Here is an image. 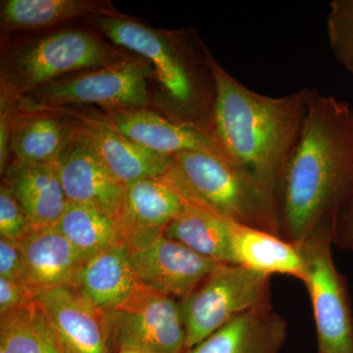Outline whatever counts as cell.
Listing matches in <instances>:
<instances>
[{"label":"cell","instance_id":"20","mask_svg":"<svg viewBox=\"0 0 353 353\" xmlns=\"http://www.w3.org/2000/svg\"><path fill=\"white\" fill-rule=\"evenodd\" d=\"M233 264L262 275H285L303 282L304 262L296 243L277 234L233 222L231 228Z\"/></svg>","mask_w":353,"mask_h":353},{"label":"cell","instance_id":"8","mask_svg":"<svg viewBox=\"0 0 353 353\" xmlns=\"http://www.w3.org/2000/svg\"><path fill=\"white\" fill-rule=\"evenodd\" d=\"M113 353H185L180 301L141 285L119 308L104 313Z\"/></svg>","mask_w":353,"mask_h":353},{"label":"cell","instance_id":"30","mask_svg":"<svg viewBox=\"0 0 353 353\" xmlns=\"http://www.w3.org/2000/svg\"><path fill=\"white\" fill-rule=\"evenodd\" d=\"M0 277L23 284V256L18 241L0 238Z\"/></svg>","mask_w":353,"mask_h":353},{"label":"cell","instance_id":"32","mask_svg":"<svg viewBox=\"0 0 353 353\" xmlns=\"http://www.w3.org/2000/svg\"><path fill=\"white\" fill-rule=\"evenodd\" d=\"M115 353H143L141 352H138V350H118Z\"/></svg>","mask_w":353,"mask_h":353},{"label":"cell","instance_id":"16","mask_svg":"<svg viewBox=\"0 0 353 353\" xmlns=\"http://www.w3.org/2000/svg\"><path fill=\"white\" fill-rule=\"evenodd\" d=\"M74 125L124 185L143 179L160 178L175 164L173 157L157 154L139 145L109 126L103 118L79 116Z\"/></svg>","mask_w":353,"mask_h":353},{"label":"cell","instance_id":"26","mask_svg":"<svg viewBox=\"0 0 353 353\" xmlns=\"http://www.w3.org/2000/svg\"><path fill=\"white\" fill-rule=\"evenodd\" d=\"M330 48L336 61L353 76V0H333L327 13Z\"/></svg>","mask_w":353,"mask_h":353},{"label":"cell","instance_id":"11","mask_svg":"<svg viewBox=\"0 0 353 353\" xmlns=\"http://www.w3.org/2000/svg\"><path fill=\"white\" fill-rule=\"evenodd\" d=\"M57 166L69 202L94 206L118 223L124 211L126 185L108 170L75 125Z\"/></svg>","mask_w":353,"mask_h":353},{"label":"cell","instance_id":"3","mask_svg":"<svg viewBox=\"0 0 353 353\" xmlns=\"http://www.w3.org/2000/svg\"><path fill=\"white\" fill-rule=\"evenodd\" d=\"M125 58L92 32H52L7 53L1 63V87L21 99L66 74L103 68Z\"/></svg>","mask_w":353,"mask_h":353},{"label":"cell","instance_id":"9","mask_svg":"<svg viewBox=\"0 0 353 353\" xmlns=\"http://www.w3.org/2000/svg\"><path fill=\"white\" fill-rule=\"evenodd\" d=\"M124 243L139 282L179 301L221 264L168 238L164 231L132 236Z\"/></svg>","mask_w":353,"mask_h":353},{"label":"cell","instance_id":"12","mask_svg":"<svg viewBox=\"0 0 353 353\" xmlns=\"http://www.w3.org/2000/svg\"><path fill=\"white\" fill-rule=\"evenodd\" d=\"M97 27L113 43L138 53L152 65L155 76L172 99L188 103L194 94L187 66L168 37L125 17H94Z\"/></svg>","mask_w":353,"mask_h":353},{"label":"cell","instance_id":"2","mask_svg":"<svg viewBox=\"0 0 353 353\" xmlns=\"http://www.w3.org/2000/svg\"><path fill=\"white\" fill-rule=\"evenodd\" d=\"M204 55L215 90L210 134L230 163L277 196L303 129L308 88L282 97L259 94L223 68L208 48Z\"/></svg>","mask_w":353,"mask_h":353},{"label":"cell","instance_id":"23","mask_svg":"<svg viewBox=\"0 0 353 353\" xmlns=\"http://www.w3.org/2000/svg\"><path fill=\"white\" fill-rule=\"evenodd\" d=\"M74 132L73 122L43 112H18L11 134L16 161L30 165L57 163Z\"/></svg>","mask_w":353,"mask_h":353},{"label":"cell","instance_id":"29","mask_svg":"<svg viewBox=\"0 0 353 353\" xmlns=\"http://www.w3.org/2000/svg\"><path fill=\"white\" fill-rule=\"evenodd\" d=\"M36 301V296L22 283L0 277V315Z\"/></svg>","mask_w":353,"mask_h":353},{"label":"cell","instance_id":"14","mask_svg":"<svg viewBox=\"0 0 353 353\" xmlns=\"http://www.w3.org/2000/svg\"><path fill=\"white\" fill-rule=\"evenodd\" d=\"M41 306L64 353H113L104 312L85 301L72 288L39 292Z\"/></svg>","mask_w":353,"mask_h":353},{"label":"cell","instance_id":"5","mask_svg":"<svg viewBox=\"0 0 353 353\" xmlns=\"http://www.w3.org/2000/svg\"><path fill=\"white\" fill-rule=\"evenodd\" d=\"M270 279L241 265H218L179 301L187 352L239 316L271 304Z\"/></svg>","mask_w":353,"mask_h":353},{"label":"cell","instance_id":"19","mask_svg":"<svg viewBox=\"0 0 353 353\" xmlns=\"http://www.w3.org/2000/svg\"><path fill=\"white\" fill-rule=\"evenodd\" d=\"M4 183L34 228L54 226L68 205L57 163L30 165L13 160L4 173Z\"/></svg>","mask_w":353,"mask_h":353},{"label":"cell","instance_id":"28","mask_svg":"<svg viewBox=\"0 0 353 353\" xmlns=\"http://www.w3.org/2000/svg\"><path fill=\"white\" fill-rule=\"evenodd\" d=\"M20 97L1 87L0 92V172L6 173L10 153V139L14 122L19 112Z\"/></svg>","mask_w":353,"mask_h":353},{"label":"cell","instance_id":"7","mask_svg":"<svg viewBox=\"0 0 353 353\" xmlns=\"http://www.w3.org/2000/svg\"><path fill=\"white\" fill-rule=\"evenodd\" d=\"M332 232H320L299 243L304 279L312 304L317 353H353V315L345 279L332 256Z\"/></svg>","mask_w":353,"mask_h":353},{"label":"cell","instance_id":"22","mask_svg":"<svg viewBox=\"0 0 353 353\" xmlns=\"http://www.w3.org/2000/svg\"><path fill=\"white\" fill-rule=\"evenodd\" d=\"M0 12L2 28L9 31H38L87 16L122 15L105 0H6Z\"/></svg>","mask_w":353,"mask_h":353},{"label":"cell","instance_id":"25","mask_svg":"<svg viewBox=\"0 0 353 353\" xmlns=\"http://www.w3.org/2000/svg\"><path fill=\"white\" fill-rule=\"evenodd\" d=\"M55 227L83 256L123 243L118 223L94 206L69 202Z\"/></svg>","mask_w":353,"mask_h":353},{"label":"cell","instance_id":"18","mask_svg":"<svg viewBox=\"0 0 353 353\" xmlns=\"http://www.w3.org/2000/svg\"><path fill=\"white\" fill-rule=\"evenodd\" d=\"M288 323L272 304L248 311L185 353H282Z\"/></svg>","mask_w":353,"mask_h":353},{"label":"cell","instance_id":"6","mask_svg":"<svg viewBox=\"0 0 353 353\" xmlns=\"http://www.w3.org/2000/svg\"><path fill=\"white\" fill-rule=\"evenodd\" d=\"M155 75L145 59L125 58L103 68L62 79L21 97L25 110L57 109L68 104H99L110 109L145 108L150 103L148 80Z\"/></svg>","mask_w":353,"mask_h":353},{"label":"cell","instance_id":"31","mask_svg":"<svg viewBox=\"0 0 353 353\" xmlns=\"http://www.w3.org/2000/svg\"><path fill=\"white\" fill-rule=\"evenodd\" d=\"M333 243L353 252V196L336 220L333 230Z\"/></svg>","mask_w":353,"mask_h":353},{"label":"cell","instance_id":"17","mask_svg":"<svg viewBox=\"0 0 353 353\" xmlns=\"http://www.w3.org/2000/svg\"><path fill=\"white\" fill-rule=\"evenodd\" d=\"M141 285L129 250L121 243L85 260L73 289L90 305L105 313L124 305Z\"/></svg>","mask_w":353,"mask_h":353},{"label":"cell","instance_id":"1","mask_svg":"<svg viewBox=\"0 0 353 353\" xmlns=\"http://www.w3.org/2000/svg\"><path fill=\"white\" fill-rule=\"evenodd\" d=\"M353 196V105L308 88L303 129L278 190L280 236L332 232Z\"/></svg>","mask_w":353,"mask_h":353},{"label":"cell","instance_id":"21","mask_svg":"<svg viewBox=\"0 0 353 353\" xmlns=\"http://www.w3.org/2000/svg\"><path fill=\"white\" fill-rule=\"evenodd\" d=\"M183 208L180 196L160 178L129 183L124 211L118 221L123 243L139 234L163 232Z\"/></svg>","mask_w":353,"mask_h":353},{"label":"cell","instance_id":"27","mask_svg":"<svg viewBox=\"0 0 353 353\" xmlns=\"http://www.w3.org/2000/svg\"><path fill=\"white\" fill-rule=\"evenodd\" d=\"M34 229L24 209L6 183L0 187V238L22 241Z\"/></svg>","mask_w":353,"mask_h":353},{"label":"cell","instance_id":"15","mask_svg":"<svg viewBox=\"0 0 353 353\" xmlns=\"http://www.w3.org/2000/svg\"><path fill=\"white\" fill-rule=\"evenodd\" d=\"M23 284L34 296L55 288H72L87 257L77 250L55 226L34 228L19 241Z\"/></svg>","mask_w":353,"mask_h":353},{"label":"cell","instance_id":"24","mask_svg":"<svg viewBox=\"0 0 353 353\" xmlns=\"http://www.w3.org/2000/svg\"><path fill=\"white\" fill-rule=\"evenodd\" d=\"M0 353H64L50 320L34 301L0 315Z\"/></svg>","mask_w":353,"mask_h":353},{"label":"cell","instance_id":"4","mask_svg":"<svg viewBox=\"0 0 353 353\" xmlns=\"http://www.w3.org/2000/svg\"><path fill=\"white\" fill-rule=\"evenodd\" d=\"M173 158L190 187L221 214L280 236L277 196L263 183L211 153L183 152Z\"/></svg>","mask_w":353,"mask_h":353},{"label":"cell","instance_id":"10","mask_svg":"<svg viewBox=\"0 0 353 353\" xmlns=\"http://www.w3.org/2000/svg\"><path fill=\"white\" fill-rule=\"evenodd\" d=\"M183 201V208L164 229V234L202 257L221 264H233L231 228L228 219L190 187L176 164L160 176Z\"/></svg>","mask_w":353,"mask_h":353},{"label":"cell","instance_id":"13","mask_svg":"<svg viewBox=\"0 0 353 353\" xmlns=\"http://www.w3.org/2000/svg\"><path fill=\"white\" fill-rule=\"evenodd\" d=\"M103 120L157 154L173 157L183 152H203L228 161L210 132L196 125L174 122L146 108L110 109Z\"/></svg>","mask_w":353,"mask_h":353}]
</instances>
